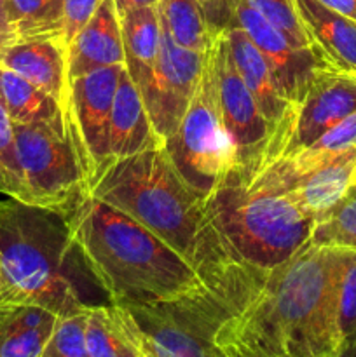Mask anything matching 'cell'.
I'll use <instances>...</instances> for the list:
<instances>
[{"instance_id":"obj_1","label":"cell","mask_w":356,"mask_h":357,"mask_svg":"<svg viewBox=\"0 0 356 357\" xmlns=\"http://www.w3.org/2000/svg\"><path fill=\"white\" fill-rule=\"evenodd\" d=\"M344 248L306 244L264 272L243 309L216 331L227 357H339Z\"/></svg>"},{"instance_id":"obj_2","label":"cell","mask_w":356,"mask_h":357,"mask_svg":"<svg viewBox=\"0 0 356 357\" xmlns=\"http://www.w3.org/2000/svg\"><path fill=\"white\" fill-rule=\"evenodd\" d=\"M65 218L84 265L110 303L168 302L208 286L161 237L91 194Z\"/></svg>"},{"instance_id":"obj_3","label":"cell","mask_w":356,"mask_h":357,"mask_svg":"<svg viewBox=\"0 0 356 357\" xmlns=\"http://www.w3.org/2000/svg\"><path fill=\"white\" fill-rule=\"evenodd\" d=\"M89 194L161 237L208 284L239 264L209 223L205 197L185 183L163 146L110 162Z\"/></svg>"},{"instance_id":"obj_4","label":"cell","mask_w":356,"mask_h":357,"mask_svg":"<svg viewBox=\"0 0 356 357\" xmlns=\"http://www.w3.org/2000/svg\"><path fill=\"white\" fill-rule=\"evenodd\" d=\"M0 271L3 302L40 305L59 317L93 305L79 279L89 271L65 216L9 195H0Z\"/></svg>"},{"instance_id":"obj_5","label":"cell","mask_w":356,"mask_h":357,"mask_svg":"<svg viewBox=\"0 0 356 357\" xmlns=\"http://www.w3.org/2000/svg\"><path fill=\"white\" fill-rule=\"evenodd\" d=\"M209 223L241 264L269 272L311 243L316 218L288 192L248 187L229 162L205 199Z\"/></svg>"},{"instance_id":"obj_6","label":"cell","mask_w":356,"mask_h":357,"mask_svg":"<svg viewBox=\"0 0 356 357\" xmlns=\"http://www.w3.org/2000/svg\"><path fill=\"white\" fill-rule=\"evenodd\" d=\"M14 135L28 204L70 215L89 190L63 117L14 124Z\"/></svg>"},{"instance_id":"obj_7","label":"cell","mask_w":356,"mask_h":357,"mask_svg":"<svg viewBox=\"0 0 356 357\" xmlns=\"http://www.w3.org/2000/svg\"><path fill=\"white\" fill-rule=\"evenodd\" d=\"M353 112H356V73L332 66L318 68L306 94L297 103H290L281 122L271 131L253 166L246 173L237 171L250 180L271 164L313 145Z\"/></svg>"},{"instance_id":"obj_8","label":"cell","mask_w":356,"mask_h":357,"mask_svg":"<svg viewBox=\"0 0 356 357\" xmlns=\"http://www.w3.org/2000/svg\"><path fill=\"white\" fill-rule=\"evenodd\" d=\"M161 146L185 183L205 199L229 166L230 149L220 117L215 72L208 51L194 98L175 135Z\"/></svg>"},{"instance_id":"obj_9","label":"cell","mask_w":356,"mask_h":357,"mask_svg":"<svg viewBox=\"0 0 356 357\" xmlns=\"http://www.w3.org/2000/svg\"><path fill=\"white\" fill-rule=\"evenodd\" d=\"M205 52H195L177 44L161 20V47L154 65H143L126 56V70L138 86L152 128L159 138L175 135L201 79Z\"/></svg>"},{"instance_id":"obj_10","label":"cell","mask_w":356,"mask_h":357,"mask_svg":"<svg viewBox=\"0 0 356 357\" xmlns=\"http://www.w3.org/2000/svg\"><path fill=\"white\" fill-rule=\"evenodd\" d=\"M124 66H105L72 79L61 103L66 136L82 167L87 190L108 166L112 105Z\"/></svg>"},{"instance_id":"obj_11","label":"cell","mask_w":356,"mask_h":357,"mask_svg":"<svg viewBox=\"0 0 356 357\" xmlns=\"http://www.w3.org/2000/svg\"><path fill=\"white\" fill-rule=\"evenodd\" d=\"M208 52L215 72L216 100L229 142L230 164L241 173H246L264 149L271 128L234 65L223 31L216 35Z\"/></svg>"},{"instance_id":"obj_12","label":"cell","mask_w":356,"mask_h":357,"mask_svg":"<svg viewBox=\"0 0 356 357\" xmlns=\"http://www.w3.org/2000/svg\"><path fill=\"white\" fill-rule=\"evenodd\" d=\"M232 24L248 33L271 70L278 93L288 103H297L306 94L314 72L328 66L320 54L311 49H297L272 28L246 0H239ZM230 24V26H232Z\"/></svg>"},{"instance_id":"obj_13","label":"cell","mask_w":356,"mask_h":357,"mask_svg":"<svg viewBox=\"0 0 356 357\" xmlns=\"http://www.w3.org/2000/svg\"><path fill=\"white\" fill-rule=\"evenodd\" d=\"M66 52L61 37L20 38L7 49L0 66L27 79L61 107L70 86Z\"/></svg>"},{"instance_id":"obj_14","label":"cell","mask_w":356,"mask_h":357,"mask_svg":"<svg viewBox=\"0 0 356 357\" xmlns=\"http://www.w3.org/2000/svg\"><path fill=\"white\" fill-rule=\"evenodd\" d=\"M115 65H126L121 21L114 0H101L89 23L70 42L66 52L68 79Z\"/></svg>"},{"instance_id":"obj_15","label":"cell","mask_w":356,"mask_h":357,"mask_svg":"<svg viewBox=\"0 0 356 357\" xmlns=\"http://www.w3.org/2000/svg\"><path fill=\"white\" fill-rule=\"evenodd\" d=\"M156 146H161V142L147 114L142 93L124 66L112 105L108 164Z\"/></svg>"},{"instance_id":"obj_16","label":"cell","mask_w":356,"mask_h":357,"mask_svg":"<svg viewBox=\"0 0 356 357\" xmlns=\"http://www.w3.org/2000/svg\"><path fill=\"white\" fill-rule=\"evenodd\" d=\"M300 23L314 51L328 66L356 73V21L320 0H295Z\"/></svg>"},{"instance_id":"obj_17","label":"cell","mask_w":356,"mask_h":357,"mask_svg":"<svg viewBox=\"0 0 356 357\" xmlns=\"http://www.w3.org/2000/svg\"><path fill=\"white\" fill-rule=\"evenodd\" d=\"M223 33H225L227 42H229L234 65H236L241 79L244 80L246 87L250 89L251 96L255 98L265 122H267L272 131L281 122L290 103L278 93L267 63L262 58L260 51L251 42L246 31L241 26L232 24V26L225 28Z\"/></svg>"},{"instance_id":"obj_18","label":"cell","mask_w":356,"mask_h":357,"mask_svg":"<svg viewBox=\"0 0 356 357\" xmlns=\"http://www.w3.org/2000/svg\"><path fill=\"white\" fill-rule=\"evenodd\" d=\"M59 316L31 303H0V357H40Z\"/></svg>"},{"instance_id":"obj_19","label":"cell","mask_w":356,"mask_h":357,"mask_svg":"<svg viewBox=\"0 0 356 357\" xmlns=\"http://www.w3.org/2000/svg\"><path fill=\"white\" fill-rule=\"evenodd\" d=\"M86 344L91 357H140L138 333L128 310L115 303L86 309Z\"/></svg>"},{"instance_id":"obj_20","label":"cell","mask_w":356,"mask_h":357,"mask_svg":"<svg viewBox=\"0 0 356 357\" xmlns=\"http://www.w3.org/2000/svg\"><path fill=\"white\" fill-rule=\"evenodd\" d=\"M353 183H356V152L348 153L330 166L307 174L283 192H288L318 220L348 192Z\"/></svg>"},{"instance_id":"obj_21","label":"cell","mask_w":356,"mask_h":357,"mask_svg":"<svg viewBox=\"0 0 356 357\" xmlns=\"http://www.w3.org/2000/svg\"><path fill=\"white\" fill-rule=\"evenodd\" d=\"M0 100L14 124L52 122L63 117L54 98L3 66H0Z\"/></svg>"},{"instance_id":"obj_22","label":"cell","mask_w":356,"mask_h":357,"mask_svg":"<svg viewBox=\"0 0 356 357\" xmlns=\"http://www.w3.org/2000/svg\"><path fill=\"white\" fill-rule=\"evenodd\" d=\"M157 10L181 47L206 52L215 40L198 0H159Z\"/></svg>"},{"instance_id":"obj_23","label":"cell","mask_w":356,"mask_h":357,"mask_svg":"<svg viewBox=\"0 0 356 357\" xmlns=\"http://www.w3.org/2000/svg\"><path fill=\"white\" fill-rule=\"evenodd\" d=\"M126 56L154 65L161 47V16L157 7H138L119 17Z\"/></svg>"},{"instance_id":"obj_24","label":"cell","mask_w":356,"mask_h":357,"mask_svg":"<svg viewBox=\"0 0 356 357\" xmlns=\"http://www.w3.org/2000/svg\"><path fill=\"white\" fill-rule=\"evenodd\" d=\"M311 243L356 251V183L316 220Z\"/></svg>"},{"instance_id":"obj_25","label":"cell","mask_w":356,"mask_h":357,"mask_svg":"<svg viewBox=\"0 0 356 357\" xmlns=\"http://www.w3.org/2000/svg\"><path fill=\"white\" fill-rule=\"evenodd\" d=\"M7 7L20 38H63V0H7Z\"/></svg>"},{"instance_id":"obj_26","label":"cell","mask_w":356,"mask_h":357,"mask_svg":"<svg viewBox=\"0 0 356 357\" xmlns=\"http://www.w3.org/2000/svg\"><path fill=\"white\" fill-rule=\"evenodd\" d=\"M339 333L341 354L356 347V251L353 250H346L339 281Z\"/></svg>"},{"instance_id":"obj_27","label":"cell","mask_w":356,"mask_h":357,"mask_svg":"<svg viewBox=\"0 0 356 357\" xmlns=\"http://www.w3.org/2000/svg\"><path fill=\"white\" fill-rule=\"evenodd\" d=\"M272 28L279 31L293 47L311 49L309 38L300 23L295 0H246Z\"/></svg>"},{"instance_id":"obj_28","label":"cell","mask_w":356,"mask_h":357,"mask_svg":"<svg viewBox=\"0 0 356 357\" xmlns=\"http://www.w3.org/2000/svg\"><path fill=\"white\" fill-rule=\"evenodd\" d=\"M86 309L58 317L40 357H91L86 344Z\"/></svg>"},{"instance_id":"obj_29","label":"cell","mask_w":356,"mask_h":357,"mask_svg":"<svg viewBox=\"0 0 356 357\" xmlns=\"http://www.w3.org/2000/svg\"><path fill=\"white\" fill-rule=\"evenodd\" d=\"M0 173L7 185V195L27 202L20 160H17L14 122L10 121L2 100H0Z\"/></svg>"},{"instance_id":"obj_30","label":"cell","mask_w":356,"mask_h":357,"mask_svg":"<svg viewBox=\"0 0 356 357\" xmlns=\"http://www.w3.org/2000/svg\"><path fill=\"white\" fill-rule=\"evenodd\" d=\"M101 0H63L61 35L66 47L77 37L80 30L89 23Z\"/></svg>"},{"instance_id":"obj_31","label":"cell","mask_w":356,"mask_h":357,"mask_svg":"<svg viewBox=\"0 0 356 357\" xmlns=\"http://www.w3.org/2000/svg\"><path fill=\"white\" fill-rule=\"evenodd\" d=\"M205 13L208 26L213 35H218L232 24L234 13L239 0H198Z\"/></svg>"},{"instance_id":"obj_32","label":"cell","mask_w":356,"mask_h":357,"mask_svg":"<svg viewBox=\"0 0 356 357\" xmlns=\"http://www.w3.org/2000/svg\"><path fill=\"white\" fill-rule=\"evenodd\" d=\"M17 40H20V33H17L16 24L10 17L7 0H0V61H2L7 49Z\"/></svg>"},{"instance_id":"obj_33","label":"cell","mask_w":356,"mask_h":357,"mask_svg":"<svg viewBox=\"0 0 356 357\" xmlns=\"http://www.w3.org/2000/svg\"><path fill=\"white\" fill-rule=\"evenodd\" d=\"M320 2L334 9L335 13L356 21V0H320Z\"/></svg>"},{"instance_id":"obj_34","label":"cell","mask_w":356,"mask_h":357,"mask_svg":"<svg viewBox=\"0 0 356 357\" xmlns=\"http://www.w3.org/2000/svg\"><path fill=\"white\" fill-rule=\"evenodd\" d=\"M114 6L117 10V16L121 17L128 10L138 9V7H157L159 0H114Z\"/></svg>"},{"instance_id":"obj_35","label":"cell","mask_w":356,"mask_h":357,"mask_svg":"<svg viewBox=\"0 0 356 357\" xmlns=\"http://www.w3.org/2000/svg\"><path fill=\"white\" fill-rule=\"evenodd\" d=\"M3 300H6V288H3L2 271H0V303H3Z\"/></svg>"},{"instance_id":"obj_36","label":"cell","mask_w":356,"mask_h":357,"mask_svg":"<svg viewBox=\"0 0 356 357\" xmlns=\"http://www.w3.org/2000/svg\"><path fill=\"white\" fill-rule=\"evenodd\" d=\"M0 195H7V185H6V180H3L2 173H0Z\"/></svg>"},{"instance_id":"obj_37","label":"cell","mask_w":356,"mask_h":357,"mask_svg":"<svg viewBox=\"0 0 356 357\" xmlns=\"http://www.w3.org/2000/svg\"><path fill=\"white\" fill-rule=\"evenodd\" d=\"M339 357H356V347H351V349H348V351H344L342 352L341 356Z\"/></svg>"},{"instance_id":"obj_38","label":"cell","mask_w":356,"mask_h":357,"mask_svg":"<svg viewBox=\"0 0 356 357\" xmlns=\"http://www.w3.org/2000/svg\"><path fill=\"white\" fill-rule=\"evenodd\" d=\"M140 357H150V356L147 354V352H143V351H142V354H140Z\"/></svg>"}]
</instances>
